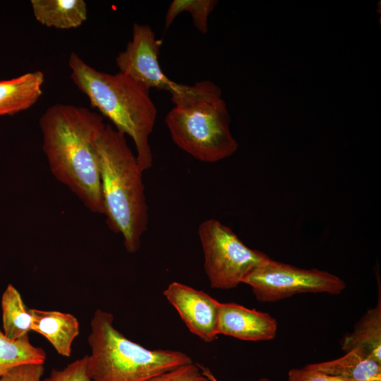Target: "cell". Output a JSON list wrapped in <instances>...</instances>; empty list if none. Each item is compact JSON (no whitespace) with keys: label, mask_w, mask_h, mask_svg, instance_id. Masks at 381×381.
Masks as SVG:
<instances>
[{"label":"cell","mask_w":381,"mask_h":381,"mask_svg":"<svg viewBox=\"0 0 381 381\" xmlns=\"http://www.w3.org/2000/svg\"><path fill=\"white\" fill-rule=\"evenodd\" d=\"M103 117L87 108L56 104L40 119L42 150L52 175L91 212L104 214L96 143Z\"/></svg>","instance_id":"1"},{"label":"cell","mask_w":381,"mask_h":381,"mask_svg":"<svg viewBox=\"0 0 381 381\" xmlns=\"http://www.w3.org/2000/svg\"><path fill=\"white\" fill-rule=\"evenodd\" d=\"M96 150L103 214L109 228L121 234L127 252L135 253L149 219L143 171L126 135L108 124L96 143Z\"/></svg>","instance_id":"2"},{"label":"cell","mask_w":381,"mask_h":381,"mask_svg":"<svg viewBox=\"0 0 381 381\" xmlns=\"http://www.w3.org/2000/svg\"><path fill=\"white\" fill-rule=\"evenodd\" d=\"M71 78L90 100L91 106L107 117L120 133L133 140L136 158L143 171L152 167L149 137L157 110L150 90L119 72L99 71L71 52L68 59Z\"/></svg>","instance_id":"3"},{"label":"cell","mask_w":381,"mask_h":381,"mask_svg":"<svg viewBox=\"0 0 381 381\" xmlns=\"http://www.w3.org/2000/svg\"><path fill=\"white\" fill-rule=\"evenodd\" d=\"M190 95L171 97L174 104L165 118L173 142L205 163L232 155L238 143L230 131L231 117L220 88L210 80L195 83Z\"/></svg>","instance_id":"4"},{"label":"cell","mask_w":381,"mask_h":381,"mask_svg":"<svg viewBox=\"0 0 381 381\" xmlns=\"http://www.w3.org/2000/svg\"><path fill=\"white\" fill-rule=\"evenodd\" d=\"M87 341V370L92 381H147L193 363L183 352L151 350L130 340L114 327L113 315L101 309L92 318Z\"/></svg>","instance_id":"5"},{"label":"cell","mask_w":381,"mask_h":381,"mask_svg":"<svg viewBox=\"0 0 381 381\" xmlns=\"http://www.w3.org/2000/svg\"><path fill=\"white\" fill-rule=\"evenodd\" d=\"M198 233L205 271L213 289L236 287L249 272L270 258L248 247L231 228L217 219L203 221Z\"/></svg>","instance_id":"6"},{"label":"cell","mask_w":381,"mask_h":381,"mask_svg":"<svg viewBox=\"0 0 381 381\" xmlns=\"http://www.w3.org/2000/svg\"><path fill=\"white\" fill-rule=\"evenodd\" d=\"M242 283L249 285L261 302L306 293L339 294L346 288L341 279L326 271L298 268L271 258L249 272Z\"/></svg>","instance_id":"7"},{"label":"cell","mask_w":381,"mask_h":381,"mask_svg":"<svg viewBox=\"0 0 381 381\" xmlns=\"http://www.w3.org/2000/svg\"><path fill=\"white\" fill-rule=\"evenodd\" d=\"M160 45L161 41L156 38L150 26L135 23L132 40L116 58L119 72L148 90L168 91L171 97L191 94L195 89V84L187 85L176 83L164 73L158 59Z\"/></svg>","instance_id":"8"},{"label":"cell","mask_w":381,"mask_h":381,"mask_svg":"<svg viewBox=\"0 0 381 381\" xmlns=\"http://www.w3.org/2000/svg\"><path fill=\"white\" fill-rule=\"evenodd\" d=\"M163 294L191 333L205 342L217 339L219 301L202 291L178 282L169 284Z\"/></svg>","instance_id":"9"},{"label":"cell","mask_w":381,"mask_h":381,"mask_svg":"<svg viewBox=\"0 0 381 381\" xmlns=\"http://www.w3.org/2000/svg\"><path fill=\"white\" fill-rule=\"evenodd\" d=\"M277 330V320L267 313L234 303H219V334L246 341H266L274 339Z\"/></svg>","instance_id":"10"},{"label":"cell","mask_w":381,"mask_h":381,"mask_svg":"<svg viewBox=\"0 0 381 381\" xmlns=\"http://www.w3.org/2000/svg\"><path fill=\"white\" fill-rule=\"evenodd\" d=\"M31 313L32 331L43 336L59 355L70 357L73 342L80 332L78 319L58 310L31 308Z\"/></svg>","instance_id":"11"},{"label":"cell","mask_w":381,"mask_h":381,"mask_svg":"<svg viewBox=\"0 0 381 381\" xmlns=\"http://www.w3.org/2000/svg\"><path fill=\"white\" fill-rule=\"evenodd\" d=\"M44 81L40 71L0 80V116L13 115L34 105L42 94Z\"/></svg>","instance_id":"12"},{"label":"cell","mask_w":381,"mask_h":381,"mask_svg":"<svg viewBox=\"0 0 381 381\" xmlns=\"http://www.w3.org/2000/svg\"><path fill=\"white\" fill-rule=\"evenodd\" d=\"M305 366L352 381H381V363L369 356L361 347L346 352L339 358Z\"/></svg>","instance_id":"13"},{"label":"cell","mask_w":381,"mask_h":381,"mask_svg":"<svg viewBox=\"0 0 381 381\" xmlns=\"http://www.w3.org/2000/svg\"><path fill=\"white\" fill-rule=\"evenodd\" d=\"M30 3L35 19L49 28H75L87 17L83 0H31Z\"/></svg>","instance_id":"14"},{"label":"cell","mask_w":381,"mask_h":381,"mask_svg":"<svg viewBox=\"0 0 381 381\" xmlns=\"http://www.w3.org/2000/svg\"><path fill=\"white\" fill-rule=\"evenodd\" d=\"M376 306L369 308L355 325L351 333L341 341V349L347 352L361 347L372 358L381 363V298Z\"/></svg>","instance_id":"15"},{"label":"cell","mask_w":381,"mask_h":381,"mask_svg":"<svg viewBox=\"0 0 381 381\" xmlns=\"http://www.w3.org/2000/svg\"><path fill=\"white\" fill-rule=\"evenodd\" d=\"M1 308L4 335L11 340L28 336L32 326L31 309L25 306L20 292L11 284L3 292Z\"/></svg>","instance_id":"16"},{"label":"cell","mask_w":381,"mask_h":381,"mask_svg":"<svg viewBox=\"0 0 381 381\" xmlns=\"http://www.w3.org/2000/svg\"><path fill=\"white\" fill-rule=\"evenodd\" d=\"M44 350L34 346L29 336L11 340L0 328V377L14 367L25 363L44 364L46 361Z\"/></svg>","instance_id":"17"},{"label":"cell","mask_w":381,"mask_h":381,"mask_svg":"<svg viewBox=\"0 0 381 381\" xmlns=\"http://www.w3.org/2000/svg\"><path fill=\"white\" fill-rule=\"evenodd\" d=\"M215 0H174L167 8L165 27L168 28L175 18L184 11L192 17L195 28L205 34L208 32V18L217 4Z\"/></svg>","instance_id":"18"},{"label":"cell","mask_w":381,"mask_h":381,"mask_svg":"<svg viewBox=\"0 0 381 381\" xmlns=\"http://www.w3.org/2000/svg\"><path fill=\"white\" fill-rule=\"evenodd\" d=\"M42 381H92L87 370V355L62 370L52 369L50 375Z\"/></svg>","instance_id":"19"},{"label":"cell","mask_w":381,"mask_h":381,"mask_svg":"<svg viewBox=\"0 0 381 381\" xmlns=\"http://www.w3.org/2000/svg\"><path fill=\"white\" fill-rule=\"evenodd\" d=\"M147 381H209L202 373L198 363H189L177 367Z\"/></svg>","instance_id":"20"},{"label":"cell","mask_w":381,"mask_h":381,"mask_svg":"<svg viewBox=\"0 0 381 381\" xmlns=\"http://www.w3.org/2000/svg\"><path fill=\"white\" fill-rule=\"evenodd\" d=\"M44 364L25 363L17 365L0 377V381H42Z\"/></svg>","instance_id":"21"},{"label":"cell","mask_w":381,"mask_h":381,"mask_svg":"<svg viewBox=\"0 0 381 381\" xmlns=\"http://www.w3.org/2000/svg\"><path fill=\"white\" fill-rule=\"evenodd\" d=\"M287 381H352L339 377L327 375L306 366L293 368L288 373Z\"/></svg>","instance_id":"22"},{"label":"cell","mask_w":381,"mask_h":381,"mask_svg":"<svg viewBox=\"0 0 381 381\" xmlns=\"http://www.w3.org/2000/svg\"><path fill=\"white\" fill-rule=\"evenodd\" d=\"M198 365L202 373L209 380V381H218L207 367H205L200 364H198ZM252 381H255V380H252ZM257 381H271V380H270L267 377H262V378L259 379Z\"/></svg>","instance_id":"23"}]
</instances>
